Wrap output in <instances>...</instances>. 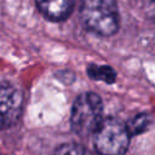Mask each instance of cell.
I'll return each mask as SVG.
<instances>
[{"instance_id":"6da1fadb","label":"cell","mask_w":155,"mask_h":155,"mask_svg":"<svg viewBox=\"0 0 155 155\" xmlns=\"http://www.w3.org/2000/svg\"><path fill=\"white\" fill-rule=\"evenodd\" d=\"M80 18L90 31L101 36L114 35L119 29L115 0H81Z\"/></svg>"},{"instance_id":"7a4b0ae2","label":"cell","mask_w":155,"mask_h":155,"mask_svg":"<svg viewBox=\"0 0 155 155\" xmlns=\"http://www.w3.org/2000/svg\"><path fill=\"white\" fill-rule=\"evenodd\" d=\"M130 132L115 117L103 119L93 133L94 149L99 155H124L130 144Z\"/></svg>"},{"instance_id":"3957f363","label":"cell","mask_w":155,"mask_h":155,"mask_svg":"<svg viewBox=\"0 0 155 155\" xmlns=\"http://www.w3.org/2000/svg\"><path fill=\"white\" fill-rule=\"evenodd\" d=\"M103 104L98 94L86 92L74 102L71 110V127L80 137L93 134L102 122Z\"/></svg>"},{"instance_id":"277c9868","label":"cell","mask_w":155,"mask_h":155,"mask_svg":"<svg viewBox=\"0 0 155 155\" xmlns=\"http://www.w3.org/2000/svg\"><path fill=\"white\" fill-rule=\"evenodd\" d=\"M23 96L10 84H0V128L13 125L22 111Z\"/></svg>"},{"instance_id":"5b68a950","label":"cell","mask_w":155,"mask_h":155,"mask_svg":"<svg viewBox=\"0 0 155 155\" xmlns=\"http://www.w3.org/2000/svg\"><path fill=\"white\" fill-rule=\"evenodd\" d=\"M39 11L50 21H63L73 11L75 0H35Z\"/></svg>"},{"instance_id":"8992f818","label":"cell","mask_w":155,"mask_h":155,"mask_svg":"<svg viewBox=\"0 0 155 155\" xmlns=\"http://www.w3.org/2000/svg\"><path fill=\"white\" fill-rule=\"evenodd\" d=\"M87 74L93 80H99V81H104V82H108V84L114 82L115 79H116L115 70L109 65L91 64L87 68Z\"/></svg>"},{"instance_id":"52a82bcc","label":"cell","mask_w":155,"mask_h":155,"mask_svg":"<svg viewBox=\"0 0 155 155\" xmlns=\"http://www.w3.org/2000/svg\"><path fill=\"white\" fill-rule=\"evenodd\" d=\"M151 125V117L147 113H140L133 116L127 124L126 127L131 136H137L143 132H145Z\"/></svg>"},{"instance_id":"ba28073f","label":"cell","mask_w":155,"mask_h":155,"mask_svg":"<svg viewBox=\"0 0 155 155\" xmlns=\"http://www.w3.org/2000/svg\"><path fill=\"white\" fill-rule=\"evenodd\" d=\"M54 155H92L90 153L88 149H86L85 147L76 144V143H65L59 145Z\"/></svg>"},{"instance_id":"9c48e42d","label":"cell","mask_w":155,"mask_h":155,"mask_svg":"<svg viewBox=\"0 0 155 155\" xmlns=\"http://www.w3.org/2000/svg\"><path fill=\"white\" fill-rule=\"evenodd\" d=\"M154 1H155V0H154Z\"/></svg>"}]
</instances>
